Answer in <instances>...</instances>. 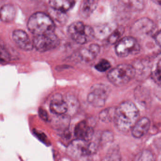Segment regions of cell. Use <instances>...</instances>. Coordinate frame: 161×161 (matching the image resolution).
I'll return each instance as SVG.
<instances>
[{
  "label": "cell",
  "mask_w": 161,
  "mask_h": 161,
  "mask_svg": "<svg viewBox=\"0 0 161 161\" xmlns=\"http://www.w3.org/2000/svg\"><path fill=\"white\" fill-rule=\"evenodd\" d=\"M139 115L133 103L129 101L122 102L115 108L114 120L116 128L120 131H128L138 120Z\"/></svg>",
  "instance_id": "obj_1"
},
{
  "label": "cell",
  "mask_w": 161,
  "mask_h": 161,
  "mask_svg": "<svg viewBox=\"0 0 161 161\" xmlns=\"http://www.w3.org/2000/svg\"><path fill=\"white\" fill-rule=\"evenodd\" d=\"M27 27L34 36L53 33L55 28L52 18L42 12L33 14L28 20Z\"/></svg>",
  "instance_id": "obj_2"
},
{
  "label": "cell",
  "mask_w": 161,
  "mask_h": 161,
  "mask_svg": "<svg viewBox=\"0 0 161 161\" xmlns=\"http://www.w3.org/2000/svg\"><path fill=\"white\" fill-rule=\"evenodd\" d=\"M136 74L135 69L133 66L121 64L110 70L107 78L114 85L120 86L128 83L134 78Z\"/></svg>",
  "instance_id": "obj_3"
},
{
  "label": "cell",
  "mask_w": 161,
  "mask_h": 161,
  "mask_svg": "<svg viewBox=\"0 0 161 161\" xmlns=\"http://www.w3.org/2000/svg\"><path fill=\"white\" fill-rule=\"evenodd\" d=\"M67 31L69 37L74 42L81 45L90 42L95 36L94 29L81 21H76L70 24Z\"/></svg>",
  "instance_id": "obj_4"
},
{
  "label": "cell",
  "mask_w": 161,
  "mask_h": 161,
  "mask_svg": "<svg viewBox=\"0 0 161 161\" xmlns=\"http://www.w3.org/2000/svg\"><path fill=\"white\" fill-rule=\"evenodd\" d=\"M111 92L109 86L104 84H97L92 86L87 96L88 103L94 107L104 106Z\"/></svg>",
  "instance_id": "obj_5"
},
{
  "label": "cell",
  "mask_w": 161,
  "mask_h": 161,
  "mask_svg": "<svg viewBox=\"0 0 161 161\" xmlns=\"http://www.w3.org/2000/svg\"><path fill=\"white\" fill-rule=\"evenodd\" d=\"M97 147L94 143L89 141L76 139L68 147V154L74 158H80L95 153Z\"/></svg>",
  "instance_id": "obj_6"
},
{
  "label": "cell",
  "mask_w": 161,
  "mask_h": 161,
  "mask_svg": "<svg viewBox=\"0 0 161 161\" xmlns=\"http://www.w3.org/2000/svg\"><path fill=\"white\" fill-rule=\"evenodd\" d=\"M140 47L137 40L131 36H126L120 39L115 47L116 53L120 57L136 55L140 52Z\"/></svg>",
  "instance_id": "obj_7"
},
{
  "label": "cell",
  "mask_w": 161,
  "mask_h": 161,
  "mask_svg": "<svg viewBox=\"0 0 161 161\" xmlns=\"http://www.w3.org/2000/svg\"><path fill=\"white\" fill-rule=\"evenodd\" d=\"M33 45L40 52H45L57 47L60 44L58 36L53 33L34 36Z\"/></svg>",
  "instance_id": "obj_8"
},
{
  "label": "cell",
  "mask_w": 161,
  "mask_h": 161,
  "mask_svg": "<svg viewBox=\"0 0 161 161\" xmlns=\"http://www.w3.org/2000/svg\"><path fill=\"white\" fill-rule=\"evenodd\" d=\"M13 38L19 47L25 51H31L33 48V42L28 34L21 30H15L13 33Z\"/></svg>",
  "instance_id": "obj_9"
},
{
  "label": "cell",
  "mask_w": 161,
  "mask_h": 161,
  "mask_svg": "<svg viewBox=\"0 0 161 161\" xmlns=\"http://www.w3.org/2000/svg\"><path fill=\"white\" fill-rule=\"evenodd\" d=\"M155 26L149 19L142 18L137 20L133 25L131 32L135 35L149 34L155 29Z\"/></svg>",
  "instance_id": "obj_10"
},
{
  "label": "cell",
  "mask_w": 161,
  "mask_h": 161,
  "mask_svg": "<svg viewBox=\"0 0 161 161\" xmlns=\"http://www.w3.org/2000/svg\"><path fill=\"white\" fill-rule=\"evenodd\" d=\"M74 134L77 139L89 141L93 137L94 130L86 121H82L76 125Z\"/></svg>",
  "instance_id": "obj_11"
},
{
  "label": "cell",
  "mask_w": 161,
  "mask_h": 161,
  "mask_svg": "<svg viewBox=\"0 0 161 161\" xmlns=\"http://www.w3.org/2000/svg\"><path fill=\"white\" fill-rule=\"evenodd\" d=\"M51 111L57 115H64L68 111L67 103L64 100L63 96L60 94H55L53 97L50 104Z\"/></svg>",
  "instance_id": "obj_12"
},
{
  "label": "cell",
  "mask_w": 161,
  "mask_h": 161,
  "mask_svg": "<svg viewBox=\"0 0 161 161\" xmlns=\"http://www.w3.org/2000/svg\"><path fill=\"white\" fill-rule=\"evenodd\" d=\"M150 126V121L148 118L143 117L137 120L132 128V134L136 138L144 136L148 131Z\"/></svg>",
  "instance_id": "obj_13"
},
{
  "label": "cell",
  "mask_w": 161,
  "mask_h": 161,
  "mask_svg": "<svg viewBox=\"0 0 161 161\" xmlns=\"http://www.w3.org/2000/svg\"><path fill=\"white\" fill-rule=\"evenodd\" d=\"M100 48L97 44H92L88 48L82 49L80 53L82 60L85 62H90L94 60L99 53Z\"/></svg>",
  "instance_id": "obj_14"
},
{
  "label": "cell",
  "mask_w": 161,
  "mask_h": 161,
  "mask_svg": "<svg viewBox=\"0 0 161 161\" xmlns=\"http://www.w3.org/2000/svg\"><path fill=\"white\" fill-rule=\"evenodd\" d=\"M73 0H52L49 2L51 7L57 12L65 13L70 10L75 5Z\"/></svg>",
  "instance_id": "obj_15"
},
{
  "label": "cell",
  "mask_w": 161,
  "mask_h": 161,
  "mask_svg": "<svg viewBox=\"0 0 161 161\" xmlns=\"http://www.w3.org/2000/svg\"><path fill=\"white\" fill-rule=\"evenodd\" d=\"M16 9L11 4L3 5L0 9V19L4 22H11L16 16Z\"/></svg>",
  "instance_id": "obj_16"
},
{
  "label": "cell",
  "mask_w": 161,
  "mask_h": 161,
  "mask_svg": "<svg viewBox=\"0 0 161 161\" xmlns=\"http://www.w3.org/2000/svg\"><path fill=\"white\" fill-rule=\"evenodd\" d=\"M97 5V1L93 0L84 1L80 7V13L84 18L90 16Z\"/></svg>",
  "instance_id": "obj_17"
},
{
  "label": "cell",
  "mask_w": 161,
  "mask_h": 161,
  "mask_svg": "<svg viewBox=\"0 0 161 161\" xmlns=\"http://www.w3.org/2000/svg\"><path fill=\"white\" fill-rule=\"evenodd\" d=\"M69 122L70 119L68 116L60 115L55 119L54 124L56 129L64 132L68 130Z\"/></svg>",
  "instance_id": "obj_18"
},
{
  "label": "cell",
  "mask_w": 161,
  "mask_h": 161,
  "mask_svg": "<svg viewBox=\"0 0 161 161\" xmlns=\"http://www.w3.org/2000/svg\"><path fill=\"white\" fill-rule=\"evenodd\" d=\"M115 108L110 107L102 111L99 115V118L101 120L105 123H109L114 119V117Z\"/></svg>",
  "instance_id": "obj_19"
},
{
  "label": "cell",
  "mask_w": 161,
  "mask_h": 161,
  "mask_svg": "<svg viewBox=\"0 0 161 161\" xmlns=\"http://www.w3.org/2000/svg\"><path fill=\"white\" fill-rule=\"evenodd\" d=\"M124 32V29L122 27L117 28L115 31H114L112 34L110 35L108 38V42L110 44H114L119 40L122 34Z\"/></svg>",
  "instance_id": "obj_20"
},
{
  "label": "cell",
  "mask_w": 161,
  "mask_h": 161,
  "mask_svg": "<svg viewBox=\"0 0 161 161\" xmlns=\"http://www.w3.org/2000/svg\"><path fill=\"white\" fill-rule=\"evenodd\" d=\"M110 63L105 59L101 60L95 66V68L100 72H105L111 68Z\"/></svg>",
  "instance_id": "obj_21"
},
{
  "label": "cell",
  "mask_w": 161,
  "mask_h": 161,
  "mask_svg": "<svg viewBox=\"0 0 161 161\" xmlns=\"http://www.w3.org/2000/svg\"><path fill=\"white\" fill-rule=\"evenodd\" d=\"M143 95L138 91L136 90L135 91V97L137 101L141 103H146V102L149 99V95L148 91L147 90H143L142 89Z\"/></svg>",
  "instance_id": "obj_22"
},
{
  "label": "cell",
  "mask_w": 161,
  "mask_h": 161,
  "mask_svg": "<svg viewBox=\"0 0 161 161\" xmlns=\"http://www.w3.org/2000/svg\"><path fill=\"white\" fill-rule=\"evenodd\" d=\"M120 155L118 150L116 149L111 150L108 154L106 157L107 161H120Z\"/></svg>",
  "instance_id": "obj_23"
},
{
  "label": "cell",
  "mask_w": 161,
  "mask_h": 161,
  "mask_svg": "<svg viewBox=\"0 0 161 161\" xmlns=\"http://www.w3.org/2000/svg\"><path fill=\"white\" fill-rule=\"evenodd\" d=\"M11 56L7 49L0 46V62L7 63L10 61Z\"/></svg>",
  "instance_id": "obj_24"
},
{
  "label": "cell",
  "mask_w": 161,
  "mask_h": 161,
  "mask_svg": "<svg viewBox=\"0 0 161 161\" xmlns=\"http://www.w3.org/2000/svg\"><path fill=\"white\" fill-rule=\"evenodd\" d=\"M137 161H155L152 153L148 150H145L141 153L138 157Z\"/></svg>",
  "instance_id": "obj_25"
},
{
  "label": "cell",
  "mask_w": 161,
  "mask_h": 161,
  "mask_svg": "<svg viewBox=\"0 0 161 161\" xmlns=\"http://www.w3.org/2000/svg\"><path fill=\"white\" fill-rule=\"evenodd\" d=\"M161 62L159 61L153 73V79L155 82L160 85L161 82Z\"/></svg>",
  "instance_id": "obj_26"
},
{
  "label": "cell",
  "mask_w": 161,
  "mask_h": 161,
  "mask_svg": "<svg viewBox=\"0 0 161 161\" xmlns=\"http://www.w3.org/2000/svg\"><path fill=\"white\" fill-rule=\"evenodd\" d=\"M39 113L40 116L43 119L45 120H47L48 119V114L47 111H45L44 109H41L39 110Z\"/></svg>",
  "instance_id": "obj_27"
},
{
  "label": "cell",
  "mask_w": 161,
  "mask_h": 161,
  "mask_svg": "<svg viewBox=\"0 0 161 161\" xmlns=\"http://www.w3.org/2000/svg\"><path fill=\"white\" fill-rule=\"evenodd\" d=\"M154 39H155V42L157 43V45L159 46H160L161 45V33H160V31L156 34L154 36Z\"/></svg>",
  "instance_id": "obj_28"
}]
</instances>
